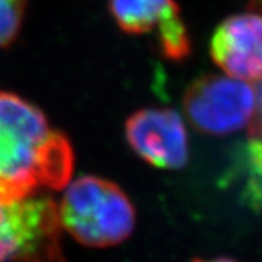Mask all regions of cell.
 I'll list each match as a JSON object with an SVG mask.
<instances>
[{"label": "cell", "mask_w": 262, "mask_h": 262, "mask_svg": "<svg viewBox=\"0 0 262 262\" xmlns=\"http://www.w3.org/2000/svg\"><path fill=\"white\" fill-rule=\"evenodd\" d=\"M75 155L35 105L0 91V203H13L70 182Z\"/></svg>", "instance_id": "obj_1"}, {"label": "cell", "mask_w": 262, "mask_h": 262, "mask_svg": "<svg viewBox=\"0 0 262 262\" xmlns=\"http://www.w3.org/2000/svg\"><path fill=\"white\" fill-rule=\"evenodd\" d=\"M57 208L67 233L91 248L122 244L136 226L130 198L117 184L99 177L86 175L69 182Z\"/></svg>", "instance_id": "obj_2"}, {"label": "cell", "mask_w": 262, "mask_h": 262, "mask_svg": "<svg viewBox=\"0 0 262 262\" xmlns=\"http://www.w3.org/2000/svg\"><path fill=\"white\" fill-rule=\"evenodd\" d=\"M58 208L42 192L0 203V262H63Z\"/></svg>", "instance_id": "obj_3"}, {"label": "cell", "mask_w": 262, "mask_h": 262, "mask_svg": "<svg viewBox=\"0 0 262 262\" xmlns=\"http://www.w3.org/2000/svg\"><path fill=\"white\" fill-rule=\"evenodd\" d=\"M255 110V88L230 76L207 75L189 84L184 113L204 134L226 136L246 127Z\"/></svg>", "instance_id": "obj_4"}, {"label": "cell", "mask_w": 262, "mask_h": 262, "mask_svg": "<svg viewBox=\"0 0 262 262\" xmlns=\"http://www.w3.org/2000/svg\"><path fill=\"white\" fill-rule=\"evenodd\" d=\"M131 150L151 166L179 169L188 162V133L181 114L169 108H144L125 121Z\"/></svg>", "instance_id": "obj_5"}, {"label": "cell", "mask_w": 262, "mask_h": 262, "mask_svg": "<svg viewBox=\"0 0 262 262\" xmlns=\"http://www.w3.org/2000/svg\"><path fill=\"white\" fill-rule=\"evenodd\" d=\"M117 25L131 35L155 32L162 54L184 60L191 53V39L175 0H110Z\"/></svg>", "instance_id": "obj_6"}, {"label": "cell", "mask_w": 262, "mask_h": 262, "mask_svg": "<svg viewBox=\"0 0 262 262\" xmlns=\"http://www.w3.org/2000/svg\"><path fill=\"white\" fill-rule=\"evenodd\" d=\"M210 54L225 75L249 83L261 80V13L245 12L225 19L211 37Z\"/></svg>", "instance_id": "obj_7"}, {"label": "cell", "mask_w": 262, "mask_h": 262, "mask_svg": "<svg viewBox=\"0 0 262 262\" xmlns=\"http://www.w3.org/2000/svg\"><path fill=\"white\" fill-rule=\"evenodd\" d=\"M255 110L248 124V141L245 144V185L246 204L262 214V79L255 82Z\"/></svg>", "instance_id": "obj_8"}, {"label": "cell", "mask_w": 262, "mask_h": 262, "mask_svg": "<svg viewBox=\"0 0 262 262\" xmlns=\"http://www.w3.org/2000/svg\"><path fill=\"white\" fill-rule=\"evenodd\" d=\"M27 0H0V48L10 46L22 28Z\"/></svg>", "instance_id": "obj_9"}, {"label": "cell", "mask_w": 262, "mask_h": 262, "mask_svg": "<svg viewBox=\"0 0 262 262\" xmlns=\"http://www.w3.org/2000/svg\"><path fill=\"white\" fill-rule=\"evenodd\" d=\"M192 262H236L230 258H215V259H195Z\"/></svg>", "instance_id": "obj_10"}, {"label": "cell", "mask_w": 262, "mask_h": 262, "mask_svg": "<svg viewBox=\"0 0 262 262\" xmlns=\"http://www.w3.org/2000/svg\"><path fill=\"white\" fill-rule=\"evenodd\" d=\"M251 3H252L256 9H259L262 12V0H251Z\"/></svg>", "instance_id": "obj_11"}]
</instances>
